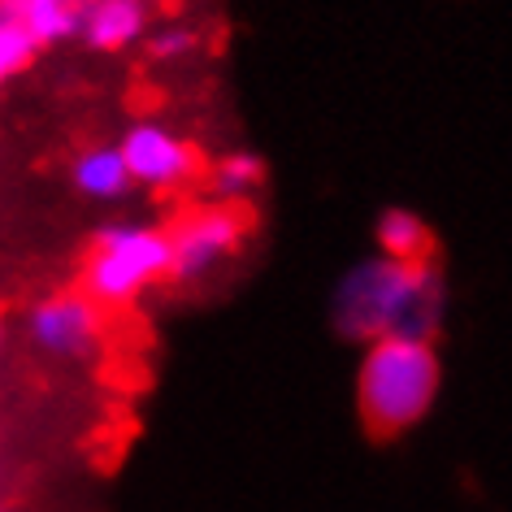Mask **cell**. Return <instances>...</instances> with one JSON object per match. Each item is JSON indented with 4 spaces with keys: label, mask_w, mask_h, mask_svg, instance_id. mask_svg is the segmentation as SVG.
<instances>
[{
    "label": "cell",
    "mask_w": 512,
    "mask_h": 512,
    "mask_svg": "<svg viewBox=\"0 0 512 512\" xmlns=\"http://www.w3.org/2000/svg\"><path fill=\"white\" fill-rule=\"evenodd\" d=\"M0 9H5L40 48L79 40L83 0H0Z\"/></svg>",
    "instance_id": "cell-10"
},
{
    "label": "cell",
    "mask_w": 512,
    "mask_h": 512,
    "mask_svg": "<svg viewBox=\"0 0 512 512\" xmlns=\"http://www.w3.org/2000/svg\"><path fill=\"white\" fill-rule=\"evenodd\" d=\"M118 152L135 178V187H148V191H178L187 183H200L204 174V157L196 152V144L157 118H139L126 126L118 139Z\"/></svg>",
    "instance_id": "cell-6"
},
{
    "label": "cell",
    "mask_w": 512,
    "mask_h": 512,
    "mask_svg": "<svg viewBox=\"0 0 512 512\" xmlns=\"http://www.w3.org/2000/svg\"><path fill=\"white\" fill-rule=\"evenodd\" d=\"M170 226L105 222L83 256L79 291L100 309H126L157 283H170Z\"/></svg>",
    "instance_id": "cell-3"
},
{
    "label": "cell",
    "mask_w": 512,
    "mask_h": 512,
    "mask_svg": "<svg viewBox=\"0 0 512 512\" xmlns=\"http://www.w3.org/2000/svg\"><path fill=\"white\" fill-rule=\"evenodd\" d=\"M22 330L53 361H92L105 343V309L83 291H53L27 309Z\"/></svg>",
    "instance_id": "cell-5"
},
{
    "label": "cell",
    "mask_w": 512,
    "mask_h": 512,
    "mask_svg": "<svg viewBox=\"0 0 512 512\" xmlns=\"http://www.w3.org/2000/svg\"><path fill=\"white\" fill-rule=\"evenodd\" d=\"M200 48V31L191 27H157L144 35V53L152 61H187Z\"/></svg>",
    "instance_id": "cell-13"
},
{
    "label": "cell",
    "mask_w": 512,
    "mask_h": 512,
    "mask_svg": "<svg viewBox=\"0 0 512 512\" xmlns=\"http://www.w3.org/2000/svg\"><path fill=\"white\" fill-rule=\"evenodd\" d=\"M70 187L92 204H118V200L131 196L135 178H131V170H126L118 144H92V148L74 152Z\"/></svg>",
    "instance_id": "cell-8"
},
{
    "label": "cell",
    "mask_w": 512,
    "mask_h": 512,
    "mask_svg": "<svg viewBox=\"0 0 512 512\" xmlns=\"http://www.w3.org/2000/svg\"><path fill=\"white\" fill-rule=\"evenodd\" d=\"M330 322H335L339 339L361 343V348L378 339L434 343L447 322V274L439 256L430 261H391V256L356 261L330 296Z\"/></svg>",
    "instance_id": "cell-1"
},
{
    "label": "cell",
    "mask_w": 512,
    "mask_h": 512,
    "mask_svg": "<svg viewBox=\"0 0 512 512\" xmlns=\"http://www.w3.org/2000/svg\"><path fill=\"white\" fill-rule=\"evenodd\" d=\"M148 0H83L79 40L96 53H126L148 35Z\"/></svg>",
    "instance_id": "cell-7"
},
{
    "label": "cell",
    "mask_w": 512,
    "mask_h": 512,
    "mask_svg": "<svg viewBox=\"0 0 512 512\" xmlns=\"http://www.w3.org/2000/svg\"><path fill=\"white\" fill-rule=\"evenodd\" d=\"M248 239V217L239 204H204L170 226V283L200 287L243 252Z\"/></svg>",
    "instance_id": "cell-4"
},
{
    "label": "cell",
    "mask_w": 512,
    "mask_h": 512,
    "mask_svg": "<svg viewBox=\"0 0 512 512\" xmlns=\"http://www.w3.org/2000/svg\"><path fill=\"white\" fill-rule=\"evenodd\" d=\"M35 53H40V44H35L31 35L0 9V83H9L14 74L27 70L35 61Z\"/></svg>",
    "instance_id": "cell-12"
},
{
    "label": "cell",
    "mask_w": 512,
    "mask_h": 512,
    "mask_svg": "<svg viewBox=\"0 0 512 512\" xmlns=\"http://www.w3.org/2000/svg\"><path fill=\"white\" fill-rule=\"evenodd\" d=\"M374 239H378V256H391V261H430V256H439V243H434L426 217L400 209V204L378 213Z\"/></svg>",
    "instance_id": "cell-11"
},
{
    "label": "cell",
    "mask_w": 512,
    "mask_h": 512,
    "mask_svg": "<svg viewBox=\"0 0 512 512\" xmlns=\"http://www.w3.org/2000/svg\"><path fill=\"white\" fill-rule=\"evenodd\" d=\"M443 387V361L434 343L378 339L356 369V408L369 439L391 443L430 417Z\"/></svg>",
    "instance_id": "cell-2"
},
{
    "label": "cell",
    "mask_w": 512,
    "mask_h": 512,
    "mask_svg": "<svg viewBox=\"0 0 512 512\" xmlns=\"http://www.w3.org/2000/svg\"><path fill=\"white\" fill-rule=\"evenodd\" d=\"M200 183H204L209 204H248L252 196L265 191V161L248 148L222 152V157L204 161Z\"/></svg>",
    "instance_id": "cell-9"
}]
</instances>
